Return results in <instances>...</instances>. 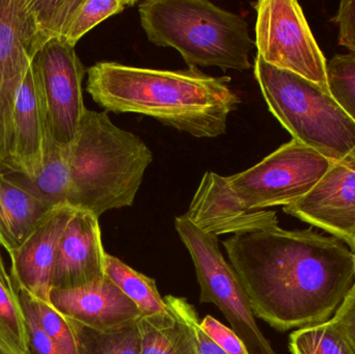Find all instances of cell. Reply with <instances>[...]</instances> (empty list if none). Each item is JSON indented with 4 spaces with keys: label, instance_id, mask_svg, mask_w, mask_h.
Here are the masks:
<instances>
[{
    "label": "cell",
    "instance_id": "1",
    "mask_svg": "<svg viewBox=\"0 0 355 354\" xmlns=\"http://www.w3.org/2000/svg\"><path fill=\"white\" fill-rule=\"evenodd\" d=\"M254 316L279 332L329 321L355 284V255L335 237L279 226L223 241Z\"/></svg>",
    "mask_w": 355,
    "mask_h": 354
},
{
    "label": "cell",
    "instance_id": "2",
    "mask_svg": "<svg viewBox=\"0 0 355 354\" xmlns=\"http://www.w3.org/2000/svg\"><path fill=\"white\" fill-rule=\"evenodd\" d=\"M87 73V91L106 112L144 114L198 139L225 134L230 114L241 103L230 77L198 68L168 71L102 62Z\"/></svg>",
    "mask_w": 355,
    "mask_h": 354
},
{
    "label": "cell",
    "instance_id": "3",
    "mask_svg": "<svg viewBox=\"0 0 355 354\" xmlns=\"http://www.w3.org/2000/svg\"><path fill=\"white\" fill-rule=\"evenodd\" d=\"M153 153L135 133L116 127L106 112L87 109L69 147L71 206L100 218L135 203Z\"/></svg>",
    "mask_w": 355,
    "mask_h": 354
},
{
    "label": "cell",
    "instance_id": "4",
    "mask_svg": "<svg viewBox=\"0 0 355 354\" xmlns=\"http://www.w3.org/2000/svg\"><path fill=\"white\" fill-rule=\"evenodd\" d=\"M139 14L148 39L176 49L189 68H252L254 41L239 15L207 0H148L139 2Z\"/></svg>",
    "mask_w": 355,
    "mask_h": 354
},
{
    "label": "cell",
    "instance_id": "5",
    "mask_svg": "<svg viewBox=\"0 0 355 354\" xmlns=\"http://www.w3.org/2000/svg\"><path fill=\"white\" fill-rule=\"evenodd\" d=\"M254 77L269 112L294 141L333 161L355 150V122L329 91L298 75L279 70L257 56Z\"/></svg>",
    "mask_w": 355,
    "mask_h": 354
},
{
    "label": "cell",
    "instance_id": "6",
    "mask_svg": "<svg viewBox=\"0 0 355 354\" xmlns=\"http://www.w3.org/2000/svg\"><path fill=\"white\" fill-rule=\"evenodd\" d=\"M180 239L189 251L200 288V301L214 303L250 354H277L256 322L235 270L225 259L217 236L200 230L185 214L175 220Z\"/></svg>",
    "mask_w": 355,
    "mask_h": 354
},
{
    "label": "cell",
    "instance_id": "7",
    "mask_svg": "<svg viewBox=\"0 0 355 354\" xmlns=\"http://www.w3.org/2000/svg\"><path fill=\"white\" fill-rule=\"evenodd\" d=\"M333 160L292 139L244 172L227 177L250 211L291 205L306 195Z\"/></svg>",
    "mask_w": 355,
    "mask_h": 354
},
{
    "label": "cell",
    "instance_id": "8",
    "mask_svg": "<svg viewBox=\"0 0 355 354\" xmlns=\"http://www.w3.org/2000/svg\"><path fill=\"white\" fill-rule=\"evenodd\" d=\"M257 12V56L329 91L327 62L295 0H260Z\"/></svg>",
    "mask_w": 355,
    "mask_h": 354
},
{
    "label": "cell",
    "instance_id": "9",
    "mask_svg": "<svg viewBox=\"0 0 355 354\" xmlns=\"http://www.w3.org/2000/svg\"><path fill=\"white\" fill-rule=\"evenodd\" d=\"M31 70L48 136L60 147L69 148L87 110L83 80L87 70L75 47L62 39H51L40 49Z\"/></svg>",
    "mask_w": 355,
    "mask_h": 354
},
{
    "label": "cell",
    "instance_id": "10",
    "mask_svg": "<svg viewBox=\"0 0 355 354\" xmlns=\"http://www.w3.org/2000/svg\"><path fill=\"white\" fill-rule=\"evenodd\" d=\"M39 51L31 0H0V172L12 170V112Z\"/></svg>",
    "mask_w": 355,
    "mask_h": 354
},
{
    "label": "cell",
    "instance_id": "11",
    "mask_svg": "<svg viewBox=\"0 0 355 354\" xmlns=\"http://www.w3.org/2000/svg\"><path fill=\"white\" fill-rule=\"evenodd\" d=\"M285 213L322 229L345 243L355 255V159L335 161L302 199Z\"/></svg>",
    "mask_w": 355,
    "mask_h": 354
},
{
    "label": "cell",
    "instance_id": "12",
    "mask_svg": "<svg viewBox=\"0 0 355 354\" xmlns=\"http://www.w3.org/2000/svg\"><path fill=\"white\" fill-rule=\"evenodd\" d=\"M185 216L200 230L215 236L279 226L275 211H250L227 177L214 172H205Z\"/></svg>",
    "mask_w": 355,
    "mask_h": 354
},
{
    "label": "cell",
    "instance_id": "13",
    "mask_svg": "<svg viewBox=\"0 0 355 354\" xmlns=\"http://www.w3.org/2000/svg\"><path fill=\"white\" fill-rule=\"evenodd\" d=\"M105 257L99 218L76 209L58 243L52 289L83 288L105 276Z\"/></svg>",
    "mask_w": 355,
    "mask_h": 354
},
{
    "label": "cell",
    "instance_id": "14",
    "mask_svg": "<svg viewBox=\"0 0 355 354\" xmlns=\"http://www.w3.org/2000/svg\"><path fill=\"white\" fill-rule=\"evenodd\" d=\"M49 303L67 319L98 332L122 330L143 316L139 307L106 276L83 288L52 289Z\"/></svg>",
    "mask_w": 355,
    "mask_h": 354
},
{
    "label": "cell",
    "instance_id": "15",
    "mask_svg": "<svg viewBox=\"0 0 355 354\" xmlns=\"http://www.w3.org/2000/svg\"><path fill=\"white\" fill-rule=\"evenodd\" d=\"M76 208L58 206L26 241L10 256V278L17 291L49 301L58 243Z\"/></svg>",
    "mask_w": 355,
    "mask_h": 354
},
{
    "label": "cell",
    "instance_id": "16",
    "mask_svg": "<svg viewBox=\"0 0 355 354\" xmlns=\"http://www.w3.org/2000/svg\"><path fill=\"white\" fill-rule=\"evenodd\" d=\"M48 132L29 69L12 112V170L28 179L37 176L45 159Z\"/></svg>",
    "mask_w": 355,
    "mask_h": 354
},
{
    "label": "cell",
    "instance_id": "17",
    "mask_svg": "<svg viewBox=\"0 0 355 354\" xmlns=\"http://www.w3.org/2000/svg\"><path fill=\"white\" fill-rule=\"evenodd\" d=\"M55 208L8 172H0V245L12 255Z\"/></svg>",
    "mask_w": 355,
    "mask_h": 354
},
{
    "label": "cell",
    "instance_id": "18",
    "mask_svg": "<svg viewBox=\"0 0 355 354\" xmlns=\"http://www.w3.org/2000/svg\"><path fill=\"white\" fill-rule=\"evenodd\" d=\"M28 187L48 205H70L73 188L69 166V148L60 147L48 136L43 168L35 178L28 179L17 172H8Z\"/></svg>",
    "mask_w": 355,
    "mask_h": 354
},
{
    "label": "cell",
    "instance_id": "19",
    "mask_svg": "<svg viewBox=\"0 0 355 354\" xmlns=\"http://www.w3.org/2000/svg\"><path fill=\"white\" fill-rule=\"evenodd\" d=\"M137 326L141 354H194L189 326L173 312L143 315Z\"/></svg>",
    "mask_w": 355,
    "mask_h": 354
},
{
    "label": "cell",
    "instance_id": "20",
    "mask_svg": "<svg viewBox=\"0 0 355 354\" xmlns=\"http://www.w3.org/2000/svg\"><path fill=\"white\" fill-rule=\"evenodd\" d=\"M105 276L139 307L144 316L168 312L154 278L139 274L108 254L105 257Z\"/></svg>",
    "mask_w": 355,
    "mask_h": 354
},
{
    "label": "cell",
    "instance_id": "21",
    "mask_svg": "<svg viewBox=\"0 0 355 354\" xmlns=\"http://www.w3.org/2000/svg\"><path fill=\"white\" fill-rule=\"evenodd\" d=\"M0 348L10 354H29L25 316L12 278L0 254Z\"/></svg>",
    "mask_w": 355,
    "mask_h": 354
},
{
    "label": "cell",
    "instance_id": "22",
    "mask_svg": "<svg viewBox=\"0 0 355 354\" xmlns=\"http://www.w3.org/2000/svg\"><path fill=\"white\" fill-rule=\"evenodd\" d=\"M69 322L76 340L77 354H141L137 324L114 332H98L72 320Z\"/></svg>",
    "mask_w": 355,
    "mask_h": 354
},
{
    "label": "cell",
    "instance_id": "23",
    "mask_svg": "<svg viewBox=\"0 0 355 354\" xmlns=\"http://www.w3.org/2000/svg\"><path fill=\"white\" fill-rule=\"evenodd\" d=\"M289 349L292 354H355L345 333L331 319L292 333Z\"/></svg>",
    "mask_w": 355,
    "mask_h": 354
},
{
    "label": "cell",
    "instance_id": "24",
    "mask_svg": "<svg viewBox=\"0 0 355 354\" xmlns=\"http://www.w3.org/2000/svg\"><path fill=\"white\" fill-rule=\"evenodd\" d=\"M137 3L135 0H79L62 39L75 47L94 27Z\"/></svg>",
    "mask_w": 355,
    "mask_h": 354
},
{
    "label": "cell",
    "instance_id": "25",
    "mask_svg": "<svg viewBox=\"0 0 355 354\" xmlns=\"http://www.w3.org/2000/svg\"><path fill=\"white\" fill-rule=\"evenodd\" d=\"M79 0H31L40 49L48 42L62 39Z\"/></svg>",
    "mask_w": 355,
    "mask_h": 354
},
{
    "label": "cell",
    "instance_id": "26",
    "mask_svg": "<svg viewBox=\"0 0 355 354\" xmlns=\"http://www.w3.org/2000/svg\"><path fill=\"white\" fill-rule=\"evenodd\" d=\"M329 93L355 122V54H337L327 62Z\"/></svg>",
    "mask_w": 355,
    "mask_h": 354
},
{
    "label": "cell",
    "instance_id": "27",
    "mask_svg": "<svg viewBox=\"0 0 355 354\" xmlns=\"http://www.w3.org/2000/svg\"><path fill=\"white\" fill-rule=\"evenodd\" d=\"M26 299L42 330L51 337L68 354H77L76 340L70 322L49 301L33 299L24 291H18Z\"/></svg>",
    "mask_w": 355,
    "mask_h": 354
},
{
    "label": "cell",
    "instance_id": "28",
    "mask_svg": "<svg viewBox=\"0 0 355 354\" xmlns=\"http://www.w3.org/2000/svg\"><path fill=\"white\" fill-rule=\"evenodd\" d=\"M164 299L168 311L176 314L189 326L193 340L194 354H227L218 345L215 344L200 328L198 313L187 299L173 295H168Z\"/></svg>",
    "mask_w": 355,
    "mask_h": 354
},
{
    "label": "cell",
    "instance_id": "29",
    "mask_svg": "<svg viewBox=\"0 0 355 354\" xmlns=\"http://www.w3.org/2000/svg\"><path fill=\"white\" fill-rule=\"evenodd\" d=\"M26 322L27 348L29 354H68L37 324L26 299L18 292Z\"/></svg>",
    "mask_w": 355,
    "mask_h": 354
},
{
    "label": "cell",
    "instance_id": "30",
    "mask_svg": "<svg viewBox=\"0 0 355 354\" xmlns=\"http://www.w3.org/2000/svg\"><path fill=\"white\" fill-rule=\"evenodd\" d=\"M200 328L210 337L211 340L218 345L227 354H250L245 345L231 328L223 326L218 320L208 315L200 320Z\"/></svg>",
    "mask_w": 355,
    "mask_h": 354
},
{
    "label": "cell",
    "instance_id": "31",
    "mask_svg": "<svg viewBox=\"0 0 355 354\" xmlns=\"http://www.w3.org/2000/svg\"><path fill=\"white\" fill-rule=\"evenodd\" d=\"M333 22L339 28V45L355 54V0L340 2Z\"/></svg>",
    "mask_w": 355,
    "mask_h": 354
},
{
    "label": "cell",
    "instance_id": "32",
    "mask_svg": "<svg viewBox=\"0 0 355 354\" xmlns=\"http://www.w3.org/2000/svg\"><path fill=\"white\" fill-rule=\"evenodd\" d=\"M331 320L345 333L355 349V284Z\"/></svg>",
    "mask_w": 355,
    "mask_h": 354
},
{
    "label": "cell",
    "instance_id": "33",
    "mask_svg": "<svg viewBox=\"0 0 355 354\" xmlns=\"http://www.w3.org/2000/svg\"><path fill=\"white\" fill-rule=\"evenodd\" d=\"M0 354H10L6 353V351H4L3 349L0 348Z\"/></svg>",
    "mask_w": 355,
    "mask_h": 354
},
{
    "label": "cell",
    "instance_id": "34",
    "mask_svg": "<svg viewBox=\"0 0 355 354\" xmlns=\"http://www.w3.org/2000/svg\"><path fill=\"white\" fill-rule=\"evenodd\" d=\"M350 157L354 158V159H355V150H354V153H352V155L350 156Z\"/></svg>",
    "mask_w": 355,
    "mask_h": 354
}]
</instances>
